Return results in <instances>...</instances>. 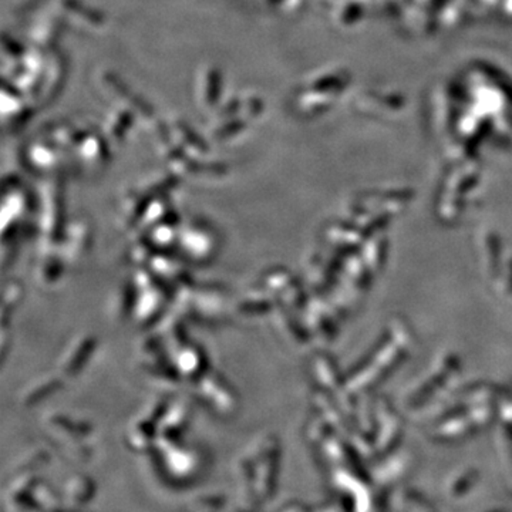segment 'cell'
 Instances as JSON below:
<instances>
[]
</instances>
